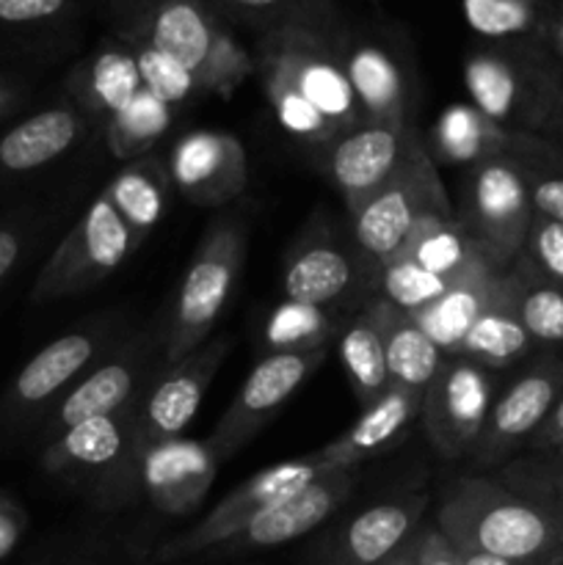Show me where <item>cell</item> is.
I'll return each instance as SVG.
<instances>
[{
  "label": "cell",
  "instance_id": "3957f363",
  "mask_svg": "<svg viewBox=\"0 0 563 565\" xmlns=\"http://www.w3.org/2000/svg\"><path fill=\"white\" fill-rule=\"evenodd\" d=\"M464 86L491 121L539 136L563 86V66L539 42L484 44L464 61Z\"/></svg>",
  "mask_w": 563,
  "mask_h": 565
},
{
  "label": "cell",
  "instance_id": "d590c367",
  "mask_svg": "<svg viewBox=\"0 0 563 565\" xmlns=\"http://www.w3.org/2000/svg\"><path fill=\"white\" fill-rule=\"evenodd\" d=\"M171 119V105L141 88L119 114L105 121V143L114 158L138 160L166 136Z\"/></svg>",
  "mask_w": 563,
  "mask_h": 565
},
{
  "label": "cell",
  "instance_id": "b9f144b4",
  "mask_svg": "<svg viewBox=\"0 0 563 565\" xmlns=\"http://www.w3.org/2000/svg\"><path fill=\"white\" fill-rule=\"evenodd\" d=\"M138 58V72H141L144 88L149 94H155L158 99H163L166 105H180L191 97L193 92L199 88V81L185 70L182 64H177L174 58H169L160 50L149 47V44L138 42L132 44Z\"/></svg>",
  "mask_w": 563,
  "mask_h": 565
},
{
  "label": "cell",
  "instance_id": "4fadbf2b",
  "mask_svg": "<svg viewBox=\"0 0 563 565\" xmlns=\"http://www.w3.org/2000/svg\"><path fill=\"white\" fill-rule=\"evenodd\" d=\"M561 392V359L546 353L530 362L517 379L508 381L506 390L495 395L484 430L469 452V461L475 467H506L522 447L530 445Z\"/></svg>",
  "mask_w": 563,
  "mask_h": 565
},
{
  "label": "cell",
  "instance_id": "ab89813d",
  "mask_svg": "<svg viewBox=\"0 0 563 565\" xmlns=\"http://www.w3.org/2000/svg\"><path fill=\"white\" fill-rule=\"evenodd\" d=\"M461 279V276H458ZM456 279H442V276L428 274L425 268L414 265L412 259L395 257L379 270L375 279V292L379 298L390 301L392 307L403 309V312L414 315L428 303L439 301Z\"/></svg>",
  "mask_w": 563,
  "mask_h": 565
},
{
  "label": "cell",
  "instance_id": "8fae6325",
  "mask_svg": "<svg viewBox=\"0 0 563 565\" xmlns=\"http://www.w3.org/2000/svg\"><path fill=\"white\" fill-rule=\"evenodd\" d=\"M495 395V370L472 359L445 356L439 373L425 390L419 417L436 456L445 461L469 458Z\"/></svg>",
  "mask_w": 563,
  "mask_h": 565
},
{
  "label": "cell",
  "instance_id": "52a82bcc",
  "mask_svg": "<svg viewBox=\"0 0 563 565\" xmlns=\"http://www.w3.org/2000/svg\"><path fill=\"white\" fill-rule=\"evenodd\" d=\"M533 218L528 182L517 160H486L467 171L458 221L491 268L506 274L517 263Z\"/></svg>",
  "mask_w": 563,
  "mask_h": 565
},
{
  "label": "cell",
  "instance_id": "e0dca14e",
  "mask_svg": "<svg viewBox=\"0 0 563 565\" xmlns=\"http://www.w3.org/2000/svg\"><path fill=\"white\" fill-rule=\"evenodd\" d=\"M412 127L384 125V121H362L326 147V174L340 191L348 213L362 207L375 191L397 174L403 163L419 147Z\"/></svg>",
  "mask_w": 563,
  "mask_h": 565
},
{
  "label": "cell",
  "instance_id": "2e32d148",
  "mask_svg": "<svg viewBox=\"0 0 563 565\" xmlns=\"http://www.w3.org/2000/svg\"><path fill=\"white\" fill-rule=\"evenodd\" d=\"M326 359V348L315 351H293V353H265L226 412L221 414L219 425L213 428V436L208 439L210 450L215 452L219 461L235 456L237 450L254 439L259 428L290 401L293 392L320 367Z\"/></svg>",
  "mask_w": 563,
  "mask_h": 565
},
{
  "label": "cell",
  "instance_id": "9c48e42d",
  "mask_svg": "<svg viewBox=\"0 0 563 565\" xmlns=\"http://www.w3.org/2000/svg\"><path fill=\"white\" fill-rule=\"evenodd\" d=\"M132 417L136 406L110 417H94L72 425L70 430L44 445V472L88 480L97 500L105 505L121 502L136 486H141L136 445H132Z\"/></svg>",
  "mask_w": 563,
  "mask_h": 565
},
{
  "label": "cell",
  "instance_id": "e575fe53",
  "mask_svg": "<svg viewBox=\"0 0 563 565\" xmlns=\"http://www.w3.org/2000/svg\"><path fill=\"white\" fill-rule=\"evenodd\" d=\"M555 0H461V11L475 36L489 44L539 42Z\"/></svg>",
  "mask_w": 563,
  "mask_h": 565
},
{
  "label": "cell",
  "instance_id": "6da1fadb",
  "mask_svg": "<svg viewBox=\"0 0 563 565\" xmlns=\"http://www.w3.org/2000/svg\"><path fill=\"white\" fill-rule=\"evenodd\" d=\"M434 527L456 550L517 565L563 563V535L555 522L500 478L450 480L439 497Z\"/></svg>",
  "mask_w": 563,
  "mask_h": 565
},
{
  "label": "cell",
  "instance_id": "484cf974",
  "mask_svg": "<svg viewBox=\"0 0 563 565\" xmlns=\"http://www.w3.org/2000/svg\"><path fill=\"white\" fill-rule=\"evenodd\" d=\"M524 132H513L480 114L472 103L447 105L434 121L428 136V154L450 166H478L486 160L513 158Z\"/></svg>",
  "mask_w": 563,
  "mask_h": 565
},
{
  "label": "cell",
  "instance_id": "ffe728a7",
  "mask_svg": "<svg viewBox=\"0 0 563 565\" xmlns=\"http://www.w3.org/2000/svg\"><path fill=\"white\" fill-rule=\"evenodd\" d=\"M287 301L334 309L357 298L362 290H375L373 270L364 265L357 246L337 241L331 232L309 235L293 248L282 276Z\"/></svg>",
  "mask_w": 563,
  "mask_h": 565
},
{
  "label": "cell",
  "instance_id": "74e56055",
  "mask_svg": "<svg viewBox=\"0 0 563 565\" xmlns=\"http://www.w3.org/2000/svg\"><path fill=\"white\" fill-rule=\"evenodd\" d=\"M337 318L331 309L312 307V303L287 301L270 312L265 326V348L268 353H293L326 348V342L337 334Z\"/></svg>",
  "mask_w": 563,
  "mask_h": 565
},
{
  "label": "cell",
  "instance_id": "f907efd6",
  "mask_svg": "<svg viewBox=\"0 0 563 565\" xmlns=\"http://www.w3.org/2000/svg\"><path fill=\"white\" fill-rule=\"evenodd\" d=\"M539 136H544L546 141L555 143V147L563 152V86H561V92H557L555 103H552L550 116H546V121H544V127H541Z\"/></svg>",
  "mask_w": 563,
  "mask_h": 565
},
{
  "label": "cell",
  "instance_id": "9f6ffc18",
  "mask_svg": "<svg viewBox=\"0 0 563 565\" xmlns=\"http://www.w3.org/2000/svg\"><path fill=\"white\" fill-rule=\"evenodd\" d=\"M552 456H557V458H561V461H563V447H561V450H557V452H552Z\"/></svg>",
  "mask_w": 563,
  "mask_h": 565
},
{
  "label": "cell",
  "instance_id": "277c9868",
  "mask_svg": "<svg viewBox=\"0 0 563 565\" xmlns=\"http://www.w3.org/2000/svg\"><path fill=\"white\" fill-rule=\"evenodd\" d=\"M246 259V226L237 215H221L208 226L174 298L163 337V364L182 362L208 342L232 298Z\"/></svg>",
  "mask_w": 563,
  "mask_h": 565
},
{
  "label": "cell",
  "instance_id": "d6986e66",
  "mask_svg": "<svg viewBox=\"0 0 563 565\" xmlns=\"http://www.w3.org/2000/svg\"><path fill=\"white\" fill-rule=\"evenodd\" d=\"M428 502L425 491H412L364 508L315 544L312 565H381L423 527Z\"/></svg>",
  "mask_w": 563,
  "mask_h": 565
},
{
  "label": "cell",
  "instance_id": "d4e9b609",
  "mask_svg": "<svg viewBox=\"0 0 563 565\" xmlns=\"http://www.w3.org/2000/svg\"><path fill=\"white\" fill-rule=\"evenodd\" d=\"M342 66L348 83L357 97L359 114L364 121H384V125H403L408 105V83L403 66L373 39H353L340 42Z\"/></svg>",
  "mask_w": 563,
  "mask_h": 565
},
{
  "label": "cell",
  "instance_id": "f1b7e54d",
  "mask_svg": "<svg viewBox=\"0 0 563 565\" xmlns=\"http://www.w3.org/2000/svg\"><path fill=\"white\" fill-rule=\"evenodd\" d=\"M364 307L373 312L375 326H379L392 384H403L423 392L428 390L431 381L439 373L442 362H445V353L419 329L412 315L392 307L384 298L373 296L370 301H364Z\"/></svg>",
  "mask_w": 563,
  "mask_h": 565
},
{
  "label": "cell",
  "instance_id": "7c38bea8",
  "mask_svg": "<svg viewBox=\"0 0 563 565\" xmlns=\"http://www.w3.org/2000/svg\"><path fill=\"white\" fill-rule=\"evenodd\" d=\"M230 353V337H215L182 362L163 364L149 381L136 403L132 417V445L136 456L163 441L180 439L182 430L196 417L210 381Z\"/></svg>",
  "mask_w": 563,
  "mask_h": 565
},
{
  "label": "cell",
  "instance_id": "ba28073f",
  "mask_svg": "<svg viewBox=\"0 0 563 565\" xmlns=\"http://www.w3.org/2000/svg\"><path fill=\"white\" fill-rule=\"evenodd\" d=\"M138 237L125 224L105 193H99L64 241L55 246L31 290L33 303H50L77 296L108 279L138 246Z\"/></svg>",
  "mask_w": 563,
  "mask_h": 565
},
{
  "label": "cell",
  "instance_id": "1f68e13d",
  "mask_svg": "<svg viewBox=\"0 0 563 565\" xmlns=\"http://www.w3.org/2000/svg\"><path fill=\"white\" fill-rule=\"evenodd\" d=\"M397 257L412 259L414 265L425 268L428 274L442 276V279H458L467 270L486 263L478 243L469 237V232L464 230L456 215L453 218H436V215L425 218L412 232Z\"/></svg>",
  "mask_w": 563,
  "mask_h": 565
},
{
  "label": "cell",
  "instance_id": "9a60e30c",
  "mask_svg": "<svg viewBox=\"0 0 563 565\" xmlns=\"http://www.w3.org/2000/svg\"><path fill=\"white\" fill-rule=\"evenodd\" d=\"M110 334H114L110 326H94L47 342L6 390L0 403V423L25 425L44 419V414L86 375V370L108 353L105 345Z\"/></svg>",
  "mask_w": 563,
  "mask_h": 565
},
{
  "label": "cell",
  "instance_id": "7a4b0ae2",
  "mask_svg": "<svg viewBox=\"0 0 563 565\" xmlns=\"http://www.w3.org/2000/svg\"><path fill=\"white\" fill-rule=\"evenodd\" d=\"M254 64L263 83L290 88L312 105L337 138L364 121L342 66L340 42H334L320 20H315V11L270 28L259 42Z\"/></svg>",
  "mask_w": 563,
  "mask_h": 565
},
{
  "label": "cell",
  "instance_id": "8992f818",
  "mask_svg": "<svg viewBox=\"0 0 563 565\" xmlns=\"http://www.w3.org/2000/svg\"><path fill=\"white\" fill-rule=\"evenodd\" d=\"M138 42L185 66L199 88L230 94L252 72V58L215 22L202 0H155Z\"/></svg>",
  "mask_w": 563,
  "mask_h": 565
},
{
  "label": "cell",
  "instance_id": "7402d4cb",
  "mask_svg": "<svg viewBox=\"0 0 563 565\" xmlns=\"http://www.w3.org/2000/svg\"><path fill=\"white\" fill-rule=\"evenodd\" d=\"M219 463L208 441L180 436L138 456V480L155 511L166 516H188L208 497Z\"/></svg>",
  "mask_w": 563,
  "mask_h": 565
},
{
  "label": "cell",
  "instance_id": "603a6c76",
  "mask_svg": "<svg viewBox=\"0 0 563 565\" xmlns=\"http://www.w3.org/2000/svg\"><path fill=\"white\" fill-rule=\"evenodd\" d=\"M423 397V390L390 384V390L379 401L362 408V417L346 434H340L323 450L315 452V458L326 469H359V463L390 450L408 434L414 423H419Z\"/></svg>",
  "mask_w": 563,
  "mask_h": 565
},
{
  "label": "cell",
  "instance_id": "4dcf8cb0",
  "mask_svg": "<svg viewBox=\"0 0 563 565\" xmlns=\"http://www.w3.org/2000/svg\"><path fill=\"white\" fill-rule=\"evenodd\" d=\"M535 351V342L530 340L528 331L522 329L519 318L513 315L511 303L506 298V285H500V292L495 301L480 312L472 329L464 337L458 356L472 359L489 370H506L528 359Z\"/></svg>",
  "mask_w": 563,
  "mask_h": 565
},
{
  "label": "cell",
  "instance_id": "8d00e7d4",
  "mask_svg": "<svg viewBox=\"0 0 563 565\" xmlns=\"http://www.w3.org/2000/svg\"><path fill=\"white\" fill-rule=\"evenodd\" d=\"M522 166L524 182H528L530 202L535 215L563 224V152L544 136L524 132L519 152L513 154Z\"/></svg>",
  "mask_w": 563,
  "mask_h": 565
},
{
  "label": "cell",
  "instance_id": "83f0119b",
  "mask_svg": "<svg viewBox=\"0 0 563 565\" xmlns=\"http://www.w3.org/2000/svg\"><path fill=\"white\" fill-rule=\"evenodd\" d=\"M502 274L495 270L491 265H478V268L467 270L461 279L453 281L450 290L439 298V301L428 303L412 318L417 320L419 329L436 342L445 356H458L464 337L472 329L475 320L480 318L486 307L495 301L500 292Z\"/></svg>",
  "mask_w": 563,
  "mask_h": 565
},
{
  "label": "cell",
  "instance_id": "11a10c76",
  "mask_svg": "<svg viewBox=\"0 0 563 565\" xmlns=\"http://www.w3.org/2000/svg\"><path fill=\"white\" fill-rule=\"evenodd\" d=\"M105 3H116V6H121V3H132V0H105Z\"/></svg>",
  "mask_w": 563,
  "mask_h": 565
},
{
  "label": "cell",
  "instance_id": "cb8c5ba5",
  "mask_svg": "<svg viewBox=\"0 0 563 565\" xmlns=\"http://www.w3.org/2000/svg\"><path fill=\"white\" fill-rule=\"evenodd\" d=\"M88 121L72 99L25 116L0 136V174H31L66 158L86 138Z\"/></svg>",
  "mask_w": 563,
  "mask_h": 565
},
{
  "label": "cell",
  "instance_id": "bcb514c9",
  "mask_svg": "<svg viewBox=\"0 0 563 565\" xmlns=\"http://www.w3.org/2000/svg\"><path fill=\"white\" fill-rule=\"evenodd\" d=\"M419 565H461V552H458L436 527H423Z\"/></svg>",
  "mask_w": 563,
  "mask_h": 565
},
{
  "label": "cell",
  "instance_id": "60d3db41",
  "mask_svg": "<svg viewBox=\"0 0 563 565\" xmlns=\"http://www.w3.org/2000/svg\"><path fill=\"white\" fill-rule=\"evenodd\" d=\"M75 0H0V42L31 39L59 28Z\"/></svg>",
  "mask_w": 563,
  "mask_h": 565
},
{
  "label": "cell",
  "instance_id": "db71d44e",
  "mask_svg": "<svg viewBox=\"0 0 563 565\" xmlns=\"http://www.w3.org/2000/svg\"><path fill=\"white\" fill-rule=\"evenodd\" d=\"M458 552H461V565H517L511 561H502V557L484 555V552H467V550H458Z\"/></svg>",
  "mask_w": 563,
  "mask_h": 565
},
{
  "label": "cell",
  "instance_id": "f6af8a7d",
  "mask_svg": "<svg viewBox=\"0 0 563 565\" xmlns=\"http://www.w3.org/2000/svg\"><path fill=\"white\" fill-rule=\"evenodd\" d=\"M28 530V513L22 511V505L11 497H6L0 491V561L11 555L17 550V544L22 541Z\"/></svg>",
  "mask_w": 563,
  "mask_h": 565
},
{
  "label": "cell",
  "instance_id": "816d5d0a",
  "mask_svg": "<svg viewBox=\"0 0 563 565\" xmlns=\"http://www.w3.org/2000/svg\"><path fill=\"white\" fill-rule=\"evenodd\" d=\"M419 550H423V527H419L395 555L386 557L381 565H419Z\"/></svg>",
  "mask_w": 563,
  "mask_h": 565
},
{
  "label": "cell",
  "instance_id": "6f0895ef",
  "mask_svg": "<svg viewBox=\"0 0 563 565\" xmlns=\"http://www.w3.org/2000/svg\"><path fill=\"white\" fill-rule=\"evenodd\" d=\"M539 565H563V563H539Z\"/></svg>",
  "mask_w": 563,
  "mask_h": 565
},
{
  "label": "cell",
  "instance_id": "5b68a950",
  "mask_svg": "<svg viewBox=\"0 0 563 565\" xmlns=\"http://www.w3.org/2000/svg\"><path fill=\"white\" fill-rule=\"evenodd\" d=\"M453 218V204L436 174L425 143L397 169V174L351 213L353 246L379 279V270L401 254L425 218Z\"/></svg>",
  "mask_w": 563,
  "mask_h": 565
},
{
  "label": "cell",
  "instance_id": "d6a6232c",
  "mask_svg": "<svg viewBox=\"0 0 563 565\" xmlns=\"http://www.w3.org/2000/svg\"><path fill=\"white\" fill-rule=\"evenodd\" d=\"M506 298L535 345H563V290L541 279L522 257L502 274Z\"/></svg>",
  "mask_w": 563,
  "mask_h": 565
},
{
  "label": "cell",
  "instance_id": "7bdbcfd3",
  "mask_svg": "<svg viewBox=\"0 0 563 565\" xmlns=\"http://www.w3.org/2000/svg\"><path fill=\"white\" fill-rule=\"evenodd\" d=\"M519 257L550 285L563 290V224L535 215Z\"/></svg>",
  "mask_w": 563,
  "mask_h": 565
},
{
  "label": "cell",
  "instance_id": "7dc6e473",
  "mask_svg": "<svg viewBox=\"0 0 563 565\" xmlns=\"http://www.w3.org/2000/svg\"><path fill=\"white\" fill-rule=\"evenodd\" d=\"M528 447L533 452H557L563 447V392L557 395L555 406L546 414L544 425L535 430V436L530 439Z\"/></svg>",
  "mask_w": 563,
  "mask_h": 565
},
{
  "label": "cell",
  "instance_id": "836d02e7",
  "mask_svg": "<svg viewBox=\"0 0 563 565\" xmlns=\"http://www.w3.org/2000/svg\"><path fill=\"white\" fill-rule=\"evenodd\" d=\"M340 353L342 370L348 375L353 395L359 406H370L390 390V367H386L384 342H381L379 326H375L373 312L368 307L359 309L340 331Z\"/></svg>",
  "mask_w": 563,
  "mask_h": 565
},
{
  "label": "cell",
  "instance_id": "5bb4252c",
  "mask_svg": "<svg viewBox=\"0 0 563 565\" xmlns=\"http://www.w3.org/2000/svg\"><path fill=\"white\" fill-rule=\"evenodd\" d=\"M326 472H331V469H326L312 452V456L307 458H293V461L276 463V467H268L263 469V472L252 475L246 483L232 489L230 494L202 519V522H196L191 530L177 535V539L166 541V544L155 552V561L174 563L193 555H204V552H213L215 546H221L226 539H232L243 524L252 522L259 511H265L268 505L279 502L282 497L304 489V486L312 483L315 478H320V475Z\"/></svg>",
  "mask_w": 563,
  "mask_h": 565
},
{
  "label": "cell",
  "instance_id": "f5cc1de1",
  "mask_svg": "<svg viewBox=\"0 0 563 565\" xmlns=\"http://www.w3.org/2000/svg\"><path fill=\"white\" fill-rule=\"evenodd\" d=\"M22 99V86L11 77L0 75V119H6L9 114H14L17 105Z\"/></svg>",
  "mask_w": 563,
  "mask_h": 565
},
{
  "label": "cell",
  "instance_id": "f546056e",
  "mask_svg": "<svg viewBox=\"0 0 563 565\" xmlns=\"http://www.w3.org/2000/svg\"><path fill=\"white\" fill-rule=\"evenodd\" d=\"M169 182V171L163 169V163L158 158L144 154V158L130 160L105 185L103 193L114 204L116 213L125 218V224L136 232L138 241H144L163 218Z\"/></svg>",
  "mask_w": 563,
  "mask_h": 565
},
{
  "label": "cell",
  "instance_id": "4316f807",
  "mask_svg": "<svg viewBox=\"0 0 563 565\" xmlns=\"http://www.w3.org/2000/svg\"><path fill=\"white\" fill-rule=\"evenodd\" d=\"M141 88L138 58L130 44H105L70 75V99L88 119L108 121Z\"/></svg>",
  "mask_w": 563,
  "mask_h": 565
},
{
  "label": "cell",
  "instance_id": "44dd1931",
  "mask_svg": "<svg viewBox=\"0 0 563 565\" xmlns=\"http://www.w3.org/2000/svg\"><path fill=\"white\" fill-rule=\"evenodd\" d=\"M169 180L188 202L221 207L246 188V149L232 132L191 130L177 138L171 149Z\"/></svg>",
  "mask_w": 563,
  "mask_h": 565
},
{
  "label": "cell",
  "instance_id": "c3c4849f",
  "mask_svg": "<svg viewBox=\"0 0 563 565\" xmlns=\"http://www.w3.org/2000/svg\"><path fill=\"white\" fill-rule=\"evenodd\" d=\"M25 230L20 224H0V281L14 270L25 252Z\"/></svg>",
  "mask_w": 563,
  "mask_h": 565
},
{
  "label": "cell",
  "instance_id": "30bf717a",
  "mask_svg": "<svg viewBox=\"0 0 563 565\" xmlns=\"http://www.w3.org/2000/svg\"><path fill=\"white\" fill-rule=\"evenodd\" d=\"M158 342L149 340L147 334L132 337L130 342L119 345L99 356L92 367L86 370L81 381L44 414L42 434L44 445L59 434L70 430L72 425L86 423L94 417H110V414L127 412L138 403L149 381L155 379L163 362L155 364Z\"/></svg>",
  "mask_w": 563,
  "mask_h": 565
},
{
  "label": "cell",
  "instance_id": "f35d334b",
  "mask_svg": "<svg viewBox=\"0 0 563 565\" xmlns=\"http://www.w3.org/2000/svg\"><path fill=\"white\" fill-rule=\"evenodd\" d=\"M500 480L519 497L533 502L555 522L563 535V461L552 452L511 458L502 467Z\"/></svg>",
  "mask_w": 563,
  "mask_h": 565
},
{
  "label": "cell",
  "instance_id": "ac0fdd59",
  "mask_svg": "<svg viewBox=\"0 0 563 565\" xmlns=\"http://www.w3.org/2000/svg\"><path fill=\"white\" fill-rule=\"evenodd\" d=\"M359 483V469H331L320 475L304 489L282 497L279 502L259 511L248 524H243L232 539L215 546L221 555H241V552L274 550L290 544L301 535L312 533L331 513L340 511Z\"/></svg>",
  "mask_w": 563,
  "mask_h": 565
},
{
  "label": "cell",
  "instance_id": "ee69618b",
  "mask_svg": "<svg viewBox=\"0 0 563 565\" xmlns=\"http://www.w3.org/2000/svg\"><path fill=\"white\" fill-rule=\"evenodd\" d=\"M215 3L243 20H276V25L312 11V0H215Z\"/></svg>",
  "mask_w": 563,
  "mask_h": 565
},
{
  "label": "cell",
  "instance_id": "681fc988",
  "mask_svg": "<svg viewBox=\"0 0 563 565\" xmlns=\"http://www.w3.org/2000/svg\"><path fill=\"white\" fill-rule=\"evenodd\" d=\"M541 44L546 47V53L563 66V0H555L550 9V17H546L544 36H541Z\"/></svg>",
  "mask_w": 563,
  "mask_h": 565
}]
</instances>
